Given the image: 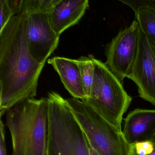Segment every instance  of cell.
<instances>
[{
	"label": "cell",
	"mask_w": 155,
	"mask_h": 155,
	"mask_svg": "<svg viewBox=\"0 0 155 155\" xmlns=\"http://www.w3.org/2000/svg\"><path fill=\"white\" fill-rule=\"evenodd\" d=\"M129 155H138L136 153V152L134 145H131V147H130Z\"/></svg>",
	"instance_id": "cell-21"
},
{
	"label": "cell",
	"mask_w": 155,
	"mask_h": 155,
	"mask_svg": "<svg viewBox=\"0 0 155 155\" xmlns=\"http://www.w3.org/2000/svg\"><path fill=\"white\" fill-rule=\"evenodd\" d=\"M0 5H1V7H1L0 31H1L9 22L11 18L14 15L12 8L6 1L4 0H0Z\"/></svg>",
	"instance_id": "cell-16"
},
{
	"label": "cell",
	"mask_w": 155,
	"mask_h": 155,
	"mask_svg": "<svg viewBox=\"0 0 155 155\" xmlns=\"http://www.w3.org/2000/svg\"><path fill=\"white\" fill-rule=\"evenodd\" d=\"M54 0H23L20 14L34 12H49L53 5Z\"/></svg>",
	"instance_id": "cell-14"
},
{
	"label": "cell",
	"mask_w": 155,
	"mask_h": 155,
	"mask_svg": "<svg viewBox=\"0 0 155 155\" xmlns=\"http://www.w3.org/2000/svg\"><path fill=\"white\" fill-rule=\"evenodd\" d=\"M148 155H155V148L154 151L151 153L149 154Z\"/></svg>",
	"instance_id": "cell-23"
},
{
	"label": "cell",
	"mask_w": 155,
	"mask_h": 155,
	"mask_svg": "<svg viewBox=\"0 0 155 155\" xmlns=\"http://www.w3.org/2000/svg\"><path fill=\"white\" fill-rule=\"evenodd\" d=\"M135 15L142 31L155 43V9L143 7L139 9Z\"/></svg>",
	"instance_id": "cell-13"
},
{
	"label": "cell",
	"mask_w": 155,
	"mask_h": 155,
	"mask_svg": "<svg viewBox=\"0 0 155 155\" xmlns=\"http://www.w3.org/2000/svg\"><path fill=\"white\" fill-rule=\"evenodd\" d=\"M93 59L95 65L93 83L90 97L83 101L113 126L122 131L123 116L132 98L106 64L93 55Z\"/></svg>",
	"instance_id": "cell-4"
},
{
	"label": "cell",
	"mask_w": 155,
	"mask_h": 155,
	"mask_svg": "<svg viewBox=\"0 0 155 155\" xmlns=\"http://www.w3.org/2000/svg\"><path fill=\"white\" fill-rule=\"evenodd\" d=\"M127 78L135 83L141 98L155 105V43L141 28L138 52Z\"/></svg>",
	"instance_id": "cell-8"
},
{
	"label": "cell",
	"mask_w": 155,
	"mask_h": 155,
	"mask_svg": "<svg viewBox=\"0 0 155 155\" xmlns=\"http://www.w3.org/2000/svg\"><path fill=\"white\" fill-rule=\"evenodd\" d=\"M140 27L136 19L121 30L106 48L105 64L121 82L127 78L138 52Z\"/></svg>",
	"instance_id": "cell-6"
},
{
	"label": "cell",
	"mask_w": 155,
	"mask_h": 155,
	"mask_svg": "<svg viewBox=\"0 0 155 155\" xmlns=\"http://www.w3.org/2000/svg\"><path fill=\"white\" fill-rule=\"evenodd\" d=\"M88 141V140H87ZM88 146H89V153L90 155H100L97 151L95 149L91 143L88 141Z\"/></svg>",
	"instance_id": "cell-20"
},
{
	"label": "cell",
	"mask_w": 155,
	"mask_h": 155,
	"mask_svg": "<svg viewBox=\"0 0 155 155\" xmlns=\"http://www.w3.org/2000/svg\"><path fill=\"white\" fill-rule=\"evenodd\" d=\"M47 62L57 72L65 87L74 98L86 99L77 60L56 56Z\"/></svg>",
	"instance_id": "cell-11"
},
{
	"label": "cell",
	"mask_w": 155,
	"mask_h": 155,
	"mask_svg": "<svg viewBox=\"0 0 155 155\" xmlns=\"http://www.w3.org/2000/svg\"><path fill=\"white\" fill-rule=\"evenodd\" d=\"M27 14L13 15L0 31V115L37 94L38 79L45 64L29 52Z\"/></svg>",
	"instance_id": "cell-1"
},
{
	"label": "cell",
	"mask_w": 155,
	"mask_h": 155,
	"mask_svg": "<svg viewBox=\"0 0 155 155\" xmlns=\"http://www.w3.org/2000/svg\"><path fill=\"white\" fill-rule=\"evenodd\" d=\"M0 155H7L5 142V126L2 121H1L0 128Z\"/></svg>",
	"instance_id": "cell-17"
},
{
	"label": "cell",
	"mask_w": 155,
	"mask_h": 155,
	"mask_svg": "<svg viewBox=\"0 0 155 155\" xmlns=\"http://www.w3.org/2000/svg\"><path fill=\"white\" fill-rule=\"evenodd\" d=\"M88 141L100 155H129L131 145L123 131L107 122L83 100L66 99Z\"/></svg>",
	"instance_id": "cell-5"
},
{
	"label": "cell",
	"mask_w": 155,
	"mask_h": 155,
	"mask_svg": "<svg viewBox=\"0 0 155 155\" xmlns=\"http://www.w3.org/2000/svg\"><path fill=\"white\" fill-rule=\"evenodd\" d=\"M130 145L150 141L155 134V110L136 108L124 119L123 131Z\"/></svg>",
	"instance_id": "cell-9"
},
{
	"label": "cell",
	"mask_w": 155,
	"mask_h": 155,
	"mask_svg": "<svg viewBox=\"0 0 155 155\" xmlns=\"http://www.w3.org/2000/svg\"><path fill=\"white\" fill-rule=\"evenodd\" d=\"M76 60L80 71L84 92L87 99L90 97L94 78L95 65L93 55L81 56Z\"/></svg>",
	"instance_id": "cell-12"
},
{
	"label": "cell",
	"mask_w": 155,
	"mask_h": 155,
	"mask_svg": "<svg viewBox=\"0 0 155 155\" xmlns=\"http://www.w3.org/2000/svg\"><path fill=\"white\" fill-rule=\"evenodd\" d=\"M129 6L136 13L143 7H151L155 9V0H117Z\"/></svg>",
	"instance_id": "cell-15"
},
{
	"label": "cell",
	"mask_w": 155,
	"mask_h": 155,
	"mask_svg": "<svg viewBox=\"0 0 155 155\" xmlns=\"http://www.w3.org/2000/svg\"><path fill=\"white\" fill-rule=\"evenodd\" d=\"M89 7V0H60L49 11L50 22L60 36L65 31L77 24Z\"/></svg>",
	"instance_id": "cell-10"
},
{
	"label": "cell",
	"mask_w": 155,
	"mask_h": 155,
	"mask_svg": "<svg viewBox=\"0 0 155 155\" xmlns=\"http://www.w3.org/2000/svg\"><path fill=\"white\" fill-rule=\"evenodd\" d=\"M27 14V37L30 54L36 62L45 64L56 50L59 37L53 29L48 12Z\"/></svg>",
	"instance_id": "cell-7"
},
{
	"label": "cell",
	"mask_w": 155,
	"mask_h": 155,
	"mask_svg": "<svg viewBox=\"0 0 155 155\" xmlns=\"http://www.w3.org/2000/svg\"><path fill=\"white\" fill-rule=\"evenodd\" d=\"M48 127L45 155H90L88 141L66 99L48 94Z\"/></svg>",
	"instance_id": "cell-3"
},
{
	"label": "cell",
	"mask_w": 155,
	"mask_h": 155,
	"mask_svg": "<svg viewBox=\"0 0 155 155\" xmlns=\"http://www.w3.org/2000/svg\"><path fill=\"white\" fill-rule=\"evenodd\" d=\"M6 125L12 155H45L48 127L47 98H29L9 109Z\"/></svg>",
	"instance_id": "cell-2"
},
{
	"label": "cell",
	"mask_w": 155,
	"mask_h": 155,
	"mask_svg": "<svg viewBox=\"0 0 155 155\" xmlns=\"http://www.w3.org/2000/svg\"><path fill=\"white\" fill-rule=\"evenodd\" d=\"M59 1H60V0H54V1L53 5V6L55 4H56L57 2H59Z\"/></svg>",
	"instance_id": "cell-24"
},
{
	"label": "cell",
	"mask_w": 155,
	"mask_h": 155,
	"mask_svg": "<svg viewBox=\"0 0 155 155\" xmlns=\"http://www.w3.org/2000/svg\"><path fill=\"white\" fill-rule=\"evenodd\" d=\"M151 142L153 143V144L155 148V134L153 137V138H152L151 140H150Z\"/></svg>",
	"instance_id": "cell-22"
},
{
	"label": "cell",
	"mask_w": 155,
	"mask_h": 155,
	"mask_svg": "<svg viewBox=\"0 0 155 155\" xmlns=\"http://www.w3.org/2000/svg\"><path fill=\"white\" fill-rule=\"evenodd\" d=\"M6 1L12 10L14 15L19 14L23 0H4Z\"/></svg>",
	"instance_id": "cell-18"
},
{
	"label": "cell",
	"mask_w": 155,
	"mask_h": 155,
	"mask_svg": "<svg viewBox=\"0 0 155 155\" xmlns=\"http://www.w3.org/2000/svg\"><path fill=\"white\" fill-rule=\"evenodd\" d=\"M136 144L139 146L143 147L147 151L148 154L151 153L155 149L153 143L150 141H143V142H138L136 143Z\"/></svg>",
	"instance_id": "cell-19"
}]
</instances>
